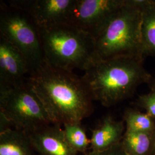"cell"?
I'll return each instance as SVG.
<instances>
[{"instance_id": "obj_3", "label": "cell", "mask_w": 155, "mask_h": 155, "mask_svg": "<svg viewBox=\"0 0 155 155\" xmlns=\"http://www.w3.org/2000/svg\"><path fill=\"white\" fill-rule=\"evenodd\" d=\"M141 22V12L135 1L126 0L95 36L93 62L125 56L144 59Z\"/></svg>"}, {"instance_id": "obj_20", "label": "cell", "mask_w": 155, "mask_h": 155, "mask_svg": "<svg viewBox=\"0 0 155 155\" xmlns=\"http://www.w3.org/2000/svg\"><path fill=\"white\" fill-rule=\"evenodd\" d=\"M151 155H155V152H153V153H152Z\"/></svg>"}, {"instance_id": "obj_9", "label": "cell", "mask_w": 155, "mask_h": 155, "mask_svg": "<svg viewBox=\"0 0 155 155\" xmlns=\"http://www.w3.org/2000/svg\"><path fill=\"white\" fill-rule=\"evenodd\" d=\"M30 72L25 57L14 45L0 37V89L26 83Z\"/></svg>"}, {"instance_id": "obj_6", "label": "cell", "mask_w": 155, "mask_h": 155, "mask_svg": "<svg viewBox=\"0 0 155 155\" xmlns=\"http://www.w3.org/2000/svg\"><path fill=\"white\" fill-rule=\"evenodd\" d=\"M0 113L10 121L13 128L25 132L52 123L27 82L16 87L0 89Z\"/></svg>"}, {"instance_id": "obj_10", "label": "cell", "mask_w": 155, "mask_h": 155, "mask_svg": "<svg viewBox=\"0 0 155 155\" xmlns=\"http://www.w3.org/2000/svg\"><path fill=\"white\" fill-rule=\"evenodd\" d=\"M61 124L51 123L27 132L38 155H78L67 141Z\"/></svg>"}, {"instance_id": "obj_16", "label": "cell", "mask_w": 155, "mask_h": 155, "mask_svg": "<svg viewBox=\"0 0 155 155\" xmlns=\"http://www.w3.org/2000/svg\"><path fill=\"white\" fill-rule=\"evenodd\" d=\"M124 121L126 130L155 133V120L147 113H142L139 110L131 108L127 109L124 112Z\"/></svg>"}, {"instance_id": "obj_12", "label": "cell", "mask_w": 155, "mask_h": 155, "mask_svg": "<svg viewBox=\"0 0 155 155\" xmlns=\"http://www.w3.org/2000/svg\"><path fill=\"white\" fill-rule=\"evenodd\" d=\"M141 12V45L144 58L155 55V1L134 0Z\"/></svg>"}, {"instance_id": "obj_18", "label": "cell", "mask_w": 155, "mask_h": 155, "mask_svg": "<svg viewBox=\"0 0 155 155\" xmlns=\"http://www.w3.org/2000/svg\"><path fill=\"white\" fill-rule=\"evenodd\" d=\"M83 155H128L122 147V144H120L113 147L110 149L102 152H94L89 151L87 153Z\"/></svg>"}, {"instance_id": "obj_19", "label": "cell", "mask_w": 155, "mask_h": 155, "mask_svg": "<svg viewBox=\"0 0 155 155\" xmlns=\"http://www.w3.org/2000/svg\"><path fill=\"white\" fill-rule=\"evenodd\" d=\"M150 83V89L151 91H155V79L153 81H151Z\"/></svg>"}, {"instance_id": "obj_7", "label": "cell", "mask_w": 155, "mask_h": 155, "mask_svg": "<svg viewBox=\"0 0 155 155\" xmlns=\"http://www.w3.org/2000/svg\"><path fill=\"white\" fill-rule=\"evenodd\" d=\"M126 0H75L68 23L93 38L98 33Z\"/></svg>"}, {"instance_id": "obj_4", "label": "cell", "mask_w": 155, "mask_h": 155, "mask_svg": "<svg viewBox=\"0 0 155 155\" xmlns=\"http://www.w3.org/2000/svg\"><path fill=\"white\" fill-rule=\"evenodd\" d=\"M44 59L50 66L84 71L93 62L94 38L68 23L38 28Z\"/></svg>"}, {"instance_id": "obj_1", "label": "cell", "mask_w": 155, "mask_h": 155, "mask_svg": "<svg viewBox=\"0 0 155 155\" xmlns=\"http://www.w3.org/2000/svg\"><path fill=\"white\" fill-rule=\"evenodd\" d=\"M27 83L39 97L52 123L82 122L93 111L88 89L72 71L44 61L30 73Z\"/></svg>"}, {"instance_id": "obj_15", "label": "cell", "mask_w": 155, "mask_h": 155, "mask_svg": "<svg viewBox=\"0 0 155 155\" xmlns=\"http://www.w3.org/2000/svg\"><path fill=\"white\" fill-rule=\"evenodd\" d=\"M63 129L67 141L78 153L85 155L90 147V140L81 122L66 123Z\"/></svg>"}, {"instance_id": "obj_14", "label": "cell", "mask_w": 155, "mask_h": 155, "mask_svg": "<svg viewBox=\"0 0 155 155\" xmlns=\"http://www.w3.org/2000/svg\"><path fill=\"white\" fill-rule=\"evenodd\" d=\"M128 155H151L155 150V133L126 130L121 142Z\"/></svg>"}, {"instance_id": "obj_8", "label": "cell", "mask_w": 155, "mask_h": 155, "mask_svg": "<svg viewBox=\"0 0 155 155\" xmlns=\"http://www.w3.org/2000/svg\"><path fill=\"white\" fill-rule=\"evenodd\" d=\"M75 0L12 1L27 12L38 28L66 23Z\"/></svg>"}, {"instance_id": "obj_17", "label": "cell", "mask_w": 155, "mask_h": 155, "mask_svg": "<svg viewBox=\"0 0 155 155\" xmlns=\"http://www.w3.org/2000/svg\"><path fill=\"white\" fill-rule=\"evenodd\" d=\"M136 105L144 109L146 113L155 120V91L140 95L136 101Z\"/></svg>"}, {"instance_id": "obj_5", "label": "cell", "mask_w": 155, "mask_h": 155, "mask_svg": "<svg viewBox=\"0 0 155 155\" xmlns=\"http://www.w3.org/2000/svg\"><path fill=\"white\" fill-rule=\"evenodd\" d=\"M0 37L22 53L29 64L31 72L44 61L36 25L27 12L11 1L8 4L0 3Z\"/></svg>"}, {"instance_id": "obj_2", "label": "cell", "mask_w": 155, "mask_h": 155, "mask_svg": "<svg viewBox=\"0 0 155 155\" xmlns=\"http://www.w3.org/2000/svg\"><path fill=\"white\" fill-rule=\"evenodd\" d=\"M144 60L125 56L93 61L81 78L93 101L110 107L132 97L140 85L151 82Z\"/></svg>"}, {"instance_id": "obj_21", "label": "cell", "mask_w": 155, "mask_h": 155, "mask_svg": "<svg viewBox=\"0 0 155 155\" xmlns=\"http://www.w3.org/2000/svg\"></svg>"}, {"instance_id": "obj_11", "label": "cell", "mask_w": 155, "mask_h": 155, "mask_svg": "<svg viewBox=\"0 0 155 155\" xmlns=\"http://www.w3.org/2000/svg\"><path fill=\"white\" fill-rule=\"evenodd\" d=\"M125 130L124 120L117 121L110 115L106 116L91 130L90 151L102 152L120 144Z\"/></svg>"}, {"instance_id": "obj_13", "label": "cell", "mask_w": 155, "mask_h": 155, "mask_svg": "<svg viewBox=\"0 0 155 155\" xmlns=\"http://www.w3.org/2000/svg\"><path fill=\"white\" fill-rule=\"evenodd\" d=\"M0 155H38L27 132L12 128L0 133Z\"/></svg>"}]
</instances>
